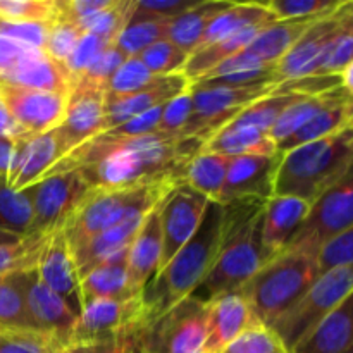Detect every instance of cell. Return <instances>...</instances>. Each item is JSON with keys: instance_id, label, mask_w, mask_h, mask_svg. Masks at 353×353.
I'll return each mask as SVG.
<instances>
[{"instance_id": "obj_51", "label": "cell", "mask_w": 353, "mask_h": 353, "mask_svg": "<svg viewBox=\"0 0 353 353\" xmlns=\"http://www.w3.org/2000/svg\"><path fill=\"white\" fill-rule=\"evenodd\" d=\"M202 0H138L134 2L130 21L164 19L172 21Z\"/></svg>"}, {"instance_id": "obj_2", "label": "cell", "mask_w": 353, "mask_h": 353, "mask_svg": "<svg viewBox=\"0 0 353 353\" xmlns=\"http://www.w3.org/2000/svg\"><path fill=\"white\" fill-rule=\"evenodd\" d=\"M223 238L224 207L219 202H209L196 233L145 290L141 330L193 295L216 264Z\"/></svg>"}, {"instance_id": "obj_50", "label": "cell", "mask_w": 353, "mask_h": 353, "mask_svg": "<svg viewBox=\"0 0 353 353\" xmlns=\"http://www.w3.org/2000/svg\"><path fill=\"white\" fill-rule=\"evenodd\" d=\"M62 348L50 338L31 331H0V353H59Z\"/></svg>"}, {"instance_id": "obj_45", "label": "cell", "mask_w": 353, "mask_h": 353, "mask_svg": "<svg viewBox=\"0 0 353 353\" xmlns=\"http://www.w3.org/2000/svg\"><path fill=\"white\" fill-rule=\"evenodd\" d=\"M353 61V10L345 23L343 30L331 41L326 54L321 59L314 76L340 74Z\"/></svg>"}, {"instance_id": "obj_60", "label": "cell", "mask_w": 353, "mask_h": 353, "mask_svg": "<svg viewBox=\"0 0 353 353\" xmlns=\"http://www.w3.org/2000/svg\"><path fill=\"white\" fill-rule=\"evenodd\" d=\"M340 78H341V86H343V88L353 97V61L340 72Z\"/></svg>"}, {"instance_id": "obj_47", "label": "cell", "mask_w": 353, "mask_h": 353, "mask_svg": "<svg viewBox=\"0 0 353 353\" xmlns=\"http://www.w3.org/2000/svg\"><path fill=\"white\" fill-rule=\"evenodd\" d=\"M221 353H290V350L271 327L255 326L241 333Z\"/></svg>"}, {"instance_id": "obj_61", "label": "cell", "mask_w": 353, "mask_h": 353, "mask_svg": "<svg viewBox=\"0 0 353 353\" xmlns=\"http://www.w3.org/2000/svg\"><path fill=\"white\" fill-rule=\"evenodd\" d=\"M23 240V236H17V234L7 233V231L0 230V245H12L17 243V241Z\"/></svg>"}, {"instance_id": "obj_14", "label": "cell", "mask_w": 353, "mask_h": 353, "mask_svg": "<svg viewBox=\"0 0 353 353\" xmlns=\"http://www.w3.org/2000/svg\"><path fill=\"white\" fill-rule=\"evenodd\" d=\"M17 279H19L28 314L38 333L50 338L61 348L68 347L76 319H78L74 312L57 293L52 292L41 281L37 272V265L17 271Z\"/></svg>"}, {"instance_id": "obj_15", "label": "cell", "mask_w": 353, "mask_h": 353, "mask_svg": "<svg viewBox=\"0 0 353 353\" xmlns=\"http://www.w3.org/2000/svg\"><path fill=\"white\" fill-rule=\"evenodd\" d=\"M212 200L196 193L185 183L176 186L162 203V254L161 269L181 250L186 241L196 233L207 205ZM159 269V271H161Z\"/></svg>"}, {"instance_id": "obj_31", "label": "cell", "mask_w": 353, "mask_h": 353, "mask_svg": "<svg viewBox=\"0 0 353 353\" xmlns=\"http://www.w3.org/2000/svg\"><path fill=\"white\" fill-rule=\"evenodd\" d=\"M274 21L278 19H276V16L269 10V7L265 3L234 2L230 9L224 10L223 14H219L210 23V26L207 28L205 34H203L202 41H200L196 50L209 47L212 43H217L223 38L231 37V34L245 30V28L268 26V24L274 23Z\"/></svg>"}, {"instance_id": "obj_22", "label": "cell", "mask_w": 353, "mask_h": 353, "mask_svg": "<svg viewBox=\"0 0 353 353\" xmlns=\"http://www.w3.org/2000/svg\"><path fill=\"white\" fill-rule=\"evenodd\" d=\"M62 157L64 152L55 128L47 133L24 134L17 140L16 159L7 185L16 192H23L40 181Z\"/></svg>"}, {"instance_id": "obj_5", "label": "cell", "mask_w": 353, "mask_h": 353, "mask_svg": "<svg viewBox=\"0 0 353 353\" xmlns=\"http://www.w3.org/2000/svg\"><path fill=\"white\" fill-rule=\"evenodd\" d=\"M319 276V255L286 247L269 259L238 292L245 296L259 323L271 327Z\"/></svg>"}, {"instance_id": "obj_29", "label": "cell", "mask_w": 353, "mask_h": 353, "mask_svg": "<svg viewBox=\"0 0 353 353\" xmlns=\"http://www.w3.org/2000/svg\"><path fill=\"white\" fill-rule=\"evenodd\" d=\"M326 16V14H324ZM323 17V16H319ZM319 17H305V19L274 21L262 28L261 33L254 38L250 45L245 48L247 54L257 59L265 65H274L292 50L293 45L300 40L303 33L309 30L310 24Z\"/></svg>"}, {"instance_id": "obj_3", "label": "cell", "mask_w": 353, "mask_h": 353, "mask_svg": "<svg viewBox=\"0 0 353 353\" xmlns=\"http://www.w3.org/2000/svg\"><path fill=\"white\" fill-rule=\"evenodd\" d=\"M265 203L261 199L223 203L224 238L219 255L192 299L209 303L217 296L238 292L271 259L261 240Z\"/></svg>"}, {"instance_id": "obj_38", "label": "cell", "mask_w": 353, "mask_h": 353, "mask_svg": "<svg viewBox=\"0 0 353 353\" xmlns=\"http://www.w3.org/2000/svg\"><path fill=\"white\" fill-rule=\"evenodd\" d=\"M340 88V86H338ZM331 90V92L324 93L319 97H302L296 102H293L285 112L279 116V119L276 121L274 126L269 131V138L276 143V148L281 141H285L286 138L292 137L293 133L300 130L305 123H309L324 105H327L331 99L334 97L336 90Z\"/></svg>"}, {"instance_id": "obj_27", "label": "cell", "mask_w": 353, "mask_h": 353, "mask_svg": "<svg viewBox=\"0 0 353 353\" xmlns=\"http://www.w3.org/2000/svg\"><path fill=\"white\" fill-rule=\"evenodd\" d=\"M128 248L100 262L83 276H79V293L83 307L93 300H128L141 299L133 296L128 286Z\"/></svg>"}, {"instance_id": "obj_11", "label": "cell", "mask_w": 353, "mask_h": 353, "mask_svg": "<svg viewBox=\"0 0 353 353\" xmlns=\"http://www.w3.org/2000/svg\"><path fill=\"white\" fill-rule=\"evenodd\" d=\"M26 190L33 205L30 234H52L64 230L79 203L88 195L90 186L79 171H64L41 178Z\"/></svg>"}, {"instance_id": "obj_16", "label": "cell", "mask_w": 353, "mask_h": 353, "mask_svg": "<svg viewBox=\"0 0 353 353\" xmlns=\"http://www.w3.org/2000/svg\"><path fill=\"white\" fill-rule=\"evenodd\" d=\"M0 99L17 126L28 134L54 130L64 117L68 95L0 83Z\"/></svg>"}, {"instance_id": "obj_34", "label": "cell", "mask_w": 353, "mask_h": 353, "mask_svg": "<svg viewBox=\"0 0 353 353\" xmlns=\"http://www.w3.org/2000/svg\"><path fill=\"white\" fill-rule=\"evenodd\" d=\"M230 161L231 157H226V155L202 150L188 164L185 185L195 190L196 193L203 195L205 199L217 202L221 192H223Z\"/></svg>"}, {"instance_id": "obj_46", "label": "cell", "mask_w": 353, "mask_h": 353, "mask_svg": "<svg viewBox=\"0 0 353 353\" xmlns=\"http://www.w3.org/2000/svg\"><path fill=\"white\" fill-rule=\"evenodd\" d=\"M57 17V2L52 0H0V19L48 24Z\"/></svg>"}, {"instance_id": "obj_63", "label": "cell", "mask_w": 353, "mask_h": 353, "mask_svg": "<svg viewBox=\"0 0 353 353\" xmlns=\"http://www.w3.org/2000/svg\"><path fill=\"white\" fill-rule=\"evenodd\" d=\"M0 331H2V327H0Z\"/></svg>"}, {"instance_id": "obj_36", "label": "cell", "mask_w": 353, "mask_h": 353, "mask_svg": "<svg viewBox=\"0 0 353 353\" xmlns=\"http://www.w3.org/2000/svg\"><path fill=\"white\" fill-rule=\"evenodd\" d=\"M0 327L10 331L38 333L28 314L19 279H17V271L0 276Z\"/></svg>"}, {"instance_id": "obj_13", "label": "cell", "mask_w": 353, "mask_h": 353, "mask_svg": "<svg viewBox=\"0 0 353 353\" xmlns=\"http://www.w3.org/2000/svg\"><path fill=\"white\" fill-rule=\"evenodd\" d=\"M353 10V2H343L336 10L319 17L300 37L292 50L276 64L279 83L314 76L331 41L338 37Z\"/></svg>"}, {"instance_id": "obj_57", "label": "cell", "mask_w": 353, "mask_h": 353, "mask_svg": "<svg viewBox=\"0 0 353 353\" xmlns=\"http://www.w3.org/2000/svg\"><path fill=\"white\" fill-rule=\"evenodd\" d=\"M31 50H33L31 47L0 37V78H3L9 71H12Z\"/></svg>"}, {"instance_id": "obj_6", "label": "cell", "mask_w": 353, "mask_h": 353, "mask_svg": "<svg viewBox=\"0 0 353 353\" xmlns=\"http://www.w3.org/2000/svg\"><path fill=\"white\" fill-rule=\"evenodd\" d=\"M176 186L179 185L162 181L133 188L90 190L62 230L68 236L69 247L74 250L130 217L147 216L171 195Z\"/></svg>"}, {"instance_id": "obj_7", "label": "cell", "mask_w": 353, "mask_h": 353, "mask_svg": "<svg viewBox=\"0 0 353 353\" xmlns=\"http://www.w3.org/2000/svg\"><path fill=\"white\" fill-rule=\"evenodd\" d=\"M353 292V264L330 269L314 281L299 302L286 310L271 330L281 338L290 353L309 336Z\"/></svg>"}, {"instance_id": "obj_43", "label": "cell", "mask_w": 353, "mask_h": 353, "mask_svg": "<svg viewBox=\"0 0 353 353\" xmlns=\"http://www.w3.org/2000/svg\"><path fill=\"white\" fill-rule=\"evenodd\" d=\"M188 57L190 55L185 50L176 47L168 38L155 41L154 45L147 47L138 55V59L147 65L148 71L154 72L155 76H162V78L181 72Z\"/></svg>"}, {"instance_id": "obj_21", "label": "cell", "mask_w": 353, "mask_h": 353, "mask_svg": "<svg viewBox=\"0 0 353 353\" xmlns=\"http://www.w3.org/2000/svg\"><path fill=\"white\" fill-rule=\"evenodd\" d=\"M164 203V202H162ZM162 203L147 214L128 252V286L133 296H141L161 269Z\"/></svg>"}, {"instance_id": "obj_58", "label": "cell", "mask_w": 353, "mask_h": 353, "mask_svg": "<svg viewBox=\"0 0 353 353\" xmlns=\"http://www.w3.org/2000/svg\"><path fill=\"white\" fill-rule=\"evenodd\" d=\"M131 336L119 338L112 341H100V343H81L68 345L59 353H130Z\"/></svg>"}, {"instance_id": "obj_9", "label": "cell", "mask_w": 353, "mask_h": 353, "mask_svg": "<svg viewBox=\"0 0 353 353\" xmlns=\"http://www.w3.org/2000/svg\"><path fill=\"white\" fill-rule=\"evenodd\" d=\"M207 336V303L188 296L133 340L141 353H202Z\"/></svg>"}, {"instance_id": "obj_10", "label": "cell", "mask_w": 353, "mask_h": 353, "mask_svg": "<svg viewBox=\"0 0 353 353\" xmlns=\"http://www.w3.org/2000/svg\"><path fill=\"white\" fill-rule=\"evenodd\" d=\"M353 226V161L340 179L312 203L309 217L286 247L319 255L326 241Z\"/></svg>"}, {"instance_id": "obj_40", "label": "cell", "mask_w": 353, "mask_h": 353, "mask_svg": "<svg viewBox=\"0 0 353 353\" xmlns=\"http://www.w3.org/2000/svg\"><path fill=\"white\" fill-rule=\"evenodd\" d=\"M134 2L131 0H116L109 9L102 10V12L95 14V16L88 17L79 24L85 33H92L95 37L102 38L107 43H116L117 37L121 31L126 28L130 23L131 12H133Z\"/></svg>"}, {"instance_id": "obj_23", "label": "cell", "mask_w": 353, "mask_h": 353, "mask_svg": "<svg viewBox=\"0 0 353 353\" xmlns=\"http://www.w3.org/2000/svg\"><path fill=\"white\" fill-rule=\"evenodd\" d=\"M190 81L178 72L164 78L159 85L150 86L141 92L130 93V95H112L103 93V116H105V131L116 128L126 121L133 119L134 116L164 105L169 100L176 99L179 93L188 90Z\"/></svg>"}, {"instance_id": "obj_52", "label": "cell", "mask_w": 353, "mask_h": 353, "mask_svg": "<svg viewBox=\"0 0 353 353\" xmlns=\"http://www.w3.org/2000/svg\"><path fill=\"white\" fill-rule=\"evenodd\" d=\"M110 43L103 41L102 38L95 37L92 33H85L79 41L76 43V47L72 48V52L69 54V57L65 59L64 68L69 72V76L72 78V83L83 74V72L88 69V65L95 61L97 55L102 50H105ZM114 45V43H112Z\"/></svg>"}, {"instance_id": "obj_41", "label": "cell", "mask_w": 353, "mask_h": 353, "mask_svg": "<svg viewBox=\"0 0 353 353\" xmlns=\"http://www.w3.org/2000/svg\"><path fill=\"white\" fill-rule=\"evenodd\" d=\"M164 78H168V76H164ZM164 78L148 71L147 65L138 57H128L124 64L117 69L116 74L112 76L105 93L130 95V93H137L159 85L161 81H164Z\"/></svg>"}, {"instance_id": "obj_54", "label": "cell", "mask_w": 353, "mask_h": 353, "mask_svg": "<svg viewBox=\"0 0 353 353\" xmlns=\"http://www.w3.org/2000/svg\"><path fill=\"white\" fill-rule=\"evenodd\" d=\"M192 110L193 100L188 86V90L179 93L176 99L169 100L164 105L161 123H159V131L164 134H171V137H181V131L185 130L186 123L192 116Z\"/></svg>"}, {"instance_id": "obj_53", "label": "cell", "mask_w": 353, "mask_h": 353, "mask_svg": "<svg viewBox=\"0 0 353 353\" xmlns=\"http://www.w3.org/2000/svg\"><path fill=\"white\" fill-rule=\"evenodd\" d=\"M353 264V226L341 231L334 238L323 245L319 252V272L330 269L341 268V265Z\"/></svg>"}, {"instance_id": "obj_8", "label": "cell", "mask_w": 353, "mask_h": 353, "mask_svg": "<svg viewBox=\"0 0 353 353\" xmlns=\"http://www.w3.org/2000/svg\"><path fill=\"white\" fill-rule=\"evenodd\" d=\"M278 85L217 86L207 83H190L193 110L181 137H193L207 141L241 110L257 100L271 95Z\"/></svg>"}, {"instance_id": "obj_35", "label": "cell", "mask_w": 353, "mask_h": 353, "mask_svg": "<svg viewBox=\"0 0 353 353\" xmlns=\"http://www.w3.org/2000/svg\"><path fill=\"white\" fill-rule=\"evenodd\" d=\"M33 226V205L28 190L16 192L0 179V230L26 238Z\"/></svg>"}, {"instance_id": "obj_62", "label": "cell", "mask_w": 353, "mask_h": 353, "mask_svg": "<svg viewBox=\"0 0 353 353\" xmlns=\"http://www.w3.org/2000/svg\"><path fill=\"white\" fill-rule=\"evenodd\" d=\"M348 126H353V100L348 105Z\"/></svg>"}, {"instance_id": "obj_30", "label": "cell", "mask_w": 353, "mask_h": 353, "mask_svg": "<svg viewBox=\"0 0 353 353\" xmlns=\"http://www.w3.org/2000/svg\"><path fill=\"white\" fill-rule=\"evenodd\" d=\"M233 3L228 0H202L193 9L186 10L169 23L168 40L192 55L199 48L210 23Z\"/></svg>"}, {"instance_id": "obj_37", "label": "cell", "mask_w": 353, "mask_h": 353, "mask_svg": "<svg viewBox=\"0 0 353 353\" xmlns=\"http://www.w3.org/2000/svg\"><path fill=\"white\" fill-rule=\"evenodd\" d=\"M299 99H302V97L293 95V93L272 92L271 95L257 100V102L248 105L245 110H241L230 124H233V126L254 128V130L269 134V131L274 126L276 121L279 119V116Z\"/></svg>"}, {"instance_id": "obj_55", "label": "cell", "mask_w": 353, "mask_h": 353, "mask_svg": "<svg viewBox=\"0 0 353 353\" xmlns=\"http://www.w3.org/2000/svg\"><path fill=\"white\" fill-rule=\"evenodd\" d=\"M164 105H159L155 109L140 114V116H134L133 119L126 121V123L119 124L116 128H110V130L103 131L100 134H105L109 138H140L152 133H157Z\"/></svg>"}, {"instance_id": "obj_56", "label": "cell", "mask_w": 353, "mask_h": 353, "mask_svg": "<svg viewBox=\"0 0 353 353\" xmlns=\"http://www.w3.org/2000/svg\"><path fill=\"white\" fill-rule=\"evenodd\" d=\"M0 37L9 38L26 47L43 50L47 24L45 23H21V21L0 19Z\"/></svg>"}, {"instance_id": "obj_33", "label": "cell", "mask_w": 353, "mask_h": 353, "mask_svg": "<svg viewBox=\"0 0 353 353\" xmlns=\"http://www.w3.org/2000/svg\"><path fill=\"white\" fill-rule=\"evenodd\" d=\"M203 150L226 155V157L278 154L276 143L269 138L268 133H262L254 128L233 126V124H226L223 130L209 138L203 145Z\"/></svg>"}, {"instance_id": "obj_28", "label": "cell", "mask_w": 353, "mask_h": 353, "mask_svg": "<svg viewBox=\"0 0 353 353\" xmlns=\"http://www.w3.org/2000/svg\"><path fill=\"white\" fill-rule=\"evenodd\" d=\"M352 100L353 97L350 93L343 86H340L333 99L327 102V105H324L296 133H293L292 137L278 145L279 154H286V152L302 147V145L323 140V138L331 137V134L338 133L345 126H348V105H350Z\"/></svg>"}, {"instance_id": "obj_12", "label": "cell", "mask_w": 353, "mask_h": 353, "mask_svg": "<svg viewBox=\"0 0 353 353\" xmlns=\"http://www.w3.org/2000/svg\"><path fill=\"white\" fill-rule=\"evenodd\" d=\"M143 324V299L93 300L76 319L69 345L100 343L133 336Z\"/></svg>"}, {"instance_id": "obj_18", "label": "cell", "mask_w": 353, "mask_h": 353, "mask_svg": "<svg viewBox=\"0 0 353 353\" xmlns=\"http://www.w3.org/2000/svg\"><path fill=\"white\" fill-rule=\"evenodd\" d=\"M283 154L240 155L231 157L219 203L240 199H261L268 202L274 195V179Z\"/></svg>"}, {"instance_id": "obj_20", "label": "cell", "mask_w": 353, "mask_h": 353, "mask_svg": "<svg viewBox=\"0 0 353 353\" xmlns=\"http://www.w3.org/2000/svg\"><path fill=\"white\" fill-rule=\"evenodd\" d=\"M262 326L240 292L226 293L207 303V336L202 353H221L241 333Z\"/></svg>"}, {"instance_id": "obj_17", "label": "cell", "mask_w": 353, "mask_h": 353, "mask_svg": "<svg viewBox=\"0 0 353 353\" xmlns=\"http://www.w3.org/2000/svg\"><path fill=\"white\" fill-rule=\"evenodd\" d=\"M103 93L93 86L72 83L64 117L55 128L64 155L105 131Z\"/></svg>"}, {"instance_id": "obj_48", "label": "cell", "mask_w": 353, "mask_h": 353, "mask_svg": "<svg viewBox=\"0 0 353 353\" xmlns=\"http://www.w3.org/2000/svg\"><path fill=\"white\" fill-rule=\"evenodd\" d=\"M341 0H271L269 7L278 21L305 19L330 14L341 6Z\"/></svg>"}, {"instance_id": "obj_44", "label": "cell", "mask_w": 353, "mask_h": 353, "mask_svg": "<svg viewBox=\"0 0 353 353\" xmlns=\"http://www.w3.org/2000/svg\"><path fill=\"white\" fill-rule=\"evenodd\" d=\"M85 34V31L72 21L64 19L57 14L54 21L47 24V37H45L43 52L52 59L64 65L65 59L76 47L79 38Z\"/></svg>"}, {"instance_id": "obj_1", "label": "cell", "mask_w": 353, "mask_h": 353, "mask_svg": "<svg viewBox=\"0 0 353 353\" xmlns=\"http://www.w3.org/2000/svg\"><path fill=\"white\" fill-rule=\"evenodd\" d=\"M205 141L161 131L140 138H92L57 161L43 176L79 171L90 190H117L150 183H185L186 169Z\"/></svg>"}, {"instance_id": "obj_39", "label": "cell", "mask_w": 353, "mask_h": 353, "mask_svg": "<svg viewBox=\"0 0 353 353\" xmlns=\"http://www.w3.org/2000/svg\"><path fill=\"white\" fill-rule=\"evenodd\" d=\"M169 23L164 19L130 21L116 40V47L126 57H138L147 47L168 38Z\"/></svg>"}, {"instance_id": "obj_32", "label": "cell", "mask_w": 353, "mask_h": 353, "mask_svg": "<svg viewBox=\"0 0 353 353\" xmlns=\"http://www.w3.org/2000/svg\"><path fill=\"white\" fill-rule=\"evenodd\" d=\"M262 28L265 26L245 28V30L231 34V37L223 38V40L217 41V43L209 45V47L205 48H200L195 54L190 55L185 68H183L181 74L185 76L190 83L199 81L203 76L209 74L214 68H217V65L223 64L224 61L234 57V55L240 54L243 48H247L248 45L254 41V38L261 33Z\"/></svg>"}, {"instance_id": "obj_4", "label": "cell", "mask_w": 353, "mask_h": 353, "mask_svg": "<svg viewBox=\"0 0 353 353\" xmlns=\"http://www.w3.org/2000/svg\"><path fill=\"white\" fill-rule=\"evenodd\" d=\"M353 161V126L283 154L272 196H296L312 205Z\"/></svg>"}, {"instance_id": "obj_19", "label": "cell", "mask_w": 353, "mask_h": 353, "mask_svg": "<svg viewBox=\"0 0 353 353\" xmlns=\"http://www.w3.org/2000/svg\"><path fill=\"white\" fill-rule=\"evenodd\" d=\"M37 272L41 281L54 293H57L69 309L79 317L83 310L79 293V276L64 231H55L45 241L37 262Z\"/></svg>"}, {"instance_id": "obj_24", "label": "cell", "mask_w": 353, "mask_h": 353, "mask_svg": "<svg viewBox=\"0 0 353 353\" xmlns=\"http://www.w3.org/2000/svg\"><path fill=\"white\" fill-rule=\"evenodd\" d=\"M309 202L296 196H272L268 200L262 216L261 240L265 254L274 257L286 248L309 217Z\"/></svg>"}, {"instance_id": "obj_25", "label": "cell", "mask_w": 353, "mask_h": 353, "mask_svg": "<svg viewBox=\"0 0 353 353\" xmlns=\"http://www.w3.org/2000/svg\"><path fill=\"white\" fill-rule=\"evenodd\" d=\"M292 353H353V292Z\"/></svg>"}, {"instance_id": "obj_42", "label": "cell", "mask_w": 353, "mask_h": 353, "mask_svg": "<svg viewBox=\"0 0 353 353\" xmlns=\"http://www.w3.org/2000/svg\"><path fill=\"white\" fill-rule=\"evenodd\" d=\"M50 234H28L12 245H0V276L34 268Z\"/></svg>"}, {"instance_id": "obj_59", "label": "cell", "mask_w": 353, "mask_h": 353, "mask_svg": "<svg viewBox=\"0 0 353 353\" xmlns=\"http://www.w3.org/2000/svg\"><path fill=\"white\" fill-rule=\"evenodd\" d=\"M19 138L0 137V179H6V181L9 179L14 159H16L17 140Z\"/></svg>"}, {"instance_id": "obj_26", "label": "cell", "mask_w": 353, "mask_h": 353, "mask_svg": "<svg viewBox=\"0 0 353 353\" xmlns=\"http://www.w3.org/2000/svg\"><path fill=\"white\" fill-rule=\"evenodd\" d=\"M0 83L64 95H69L72 88V78L64 65L52 61L43 50L38 48H33L12 71L0 78Z\"/></svg>"}, {"instance_id": "obj_49", "label": "cell", "mask_w": 353, "mask_h": 353, "mask_svg": "<svg viewBox=\"0 0 353 353\" xmlns=\"http://www.w3.org/2000/svg\"><path fill=\"white\" fill-rule=\"evenodd\" d=\"M126 59V55H124L116 45H109L105 50H102L97 55L95 61L88 65V69H86L76 81L105 92L112 76L116 74V71L124 64Z\"/></svg>"}]
</instances>
